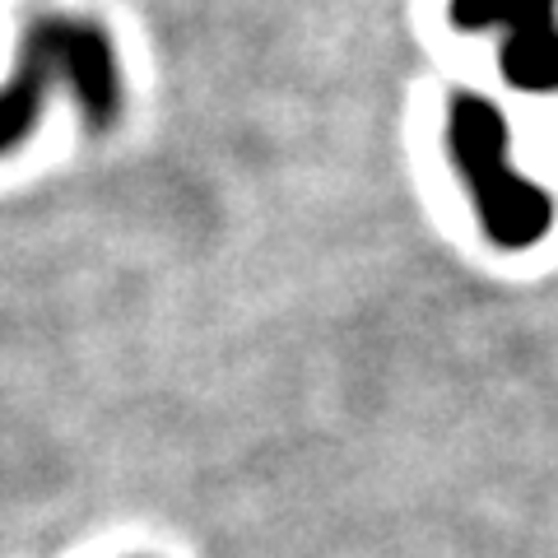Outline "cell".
I'll list each match as a JSON object with an SVG mask.
<instances>
[{"mask_svg":"<svg viewBox=\"0 0 558 558\" xmlns=\"http://www.w3.org/2000/svg\"><path fill=\"white\" fill-rule=\"evenodd\" d=\"M65 84L75 108L94 131L117 126L121 117V61L112 38L89 20L47 14L33 20L14 75L0 84V154H14L43 121L47 94Z\"/></svg>","mask_w":558,"mask_h":558,"instance_id":"1","label":"cell"},{"mask_svg":"<svg viewBox=\"0 0 558 558\" xmlns=\"http://www.w3.org/2000/svg\"><path fill=\"white\" fill-rule=\"evenodd\" d=\"M442 149L465 186L484 238L498 252H531L554 229V196L512 163V131L498 102L457 94L447 102Z\"/></svg>","mask_w":558,"mask_h":558,"instance_id":"2","label":"cell"},{"mask_svg":"<svg viewBox=\"0 0 558 558\" xmlns=\"http://www.w3.org/2000/svg\"><path fill=\"white\" fill-rule=\"evenodd\" d=\"M461 33H502L498 65L521 94H558V0H451Z\"/></svg>","mask_w":558,"mask_h":558,"instance_id":"3","label":"cell"}]
</instances>
